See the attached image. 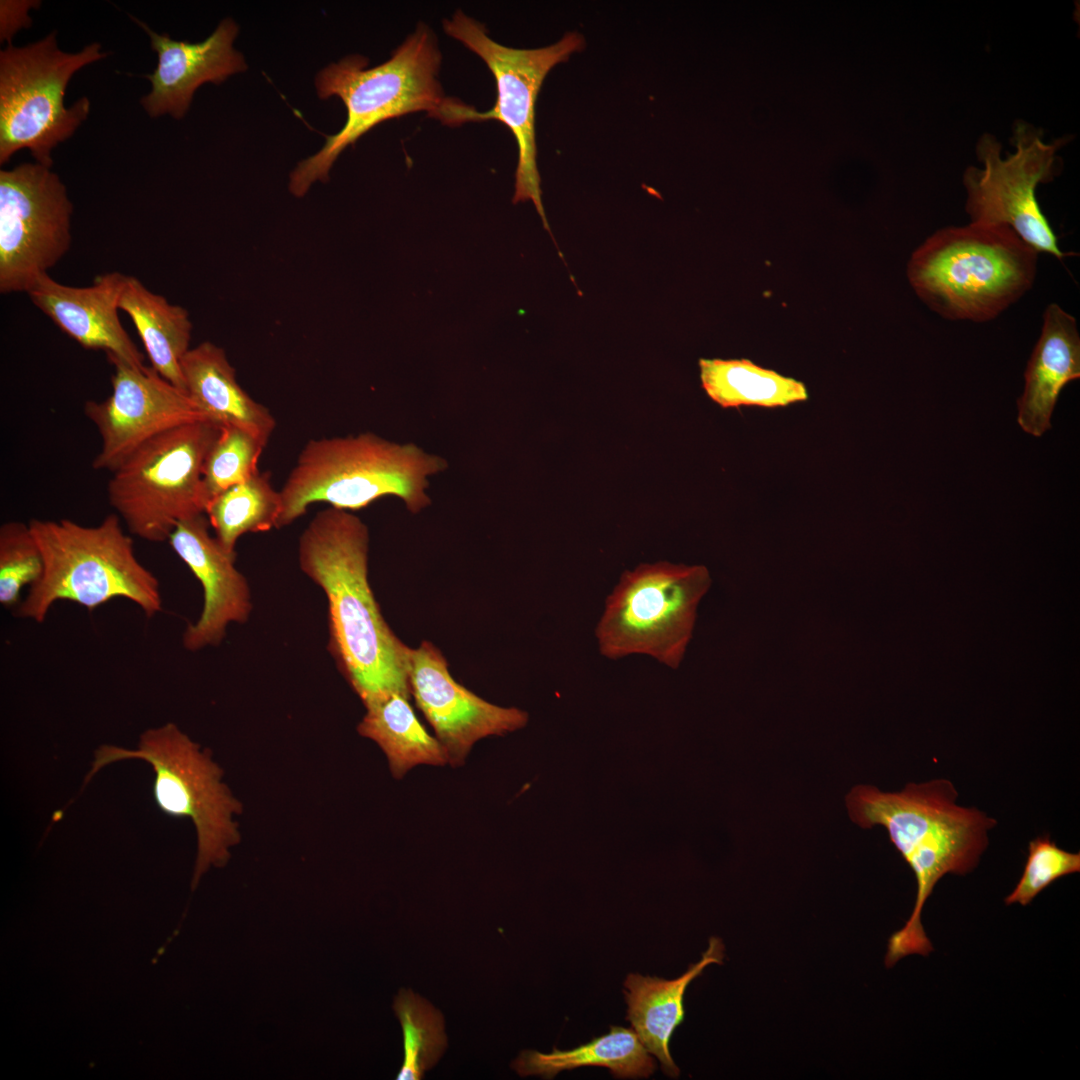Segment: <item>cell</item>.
<instances>
[{
	"mask_svg": "<svg viewBox=\"0 0 1080 1080\" xmlns=\"http://www.w3.org/2000/svg\"><path fill=\"white\" fill-rule=\"evenodd\" d=\"M222 428L211 420L172 428L145 442L112 472L109 504L131 534L163 542L178 522L205 514L203 467Z\"/></svg>",
	"mask_w": 1080,
	"mask_h": 1080,
	"instance_id": "30bf717a",
	"label": "cell"
},
{
	"mask_svg": "<svg viewBox=\"0 0 1080 1080\" xmlns=\"http://www.w3.org/2000/svg\"><path fill=\"white\" fill-rule=\"evenodd\" d=\"M957 797L954 785L943 778L910 783L900 792L858 785L846 796L851 820L861 828L884 827L916 879L913 911L888 941L886 967L912 954L929 955L933 945L921 922L927 899L944 875L971 872L987 848L996 820L958 805Z\"/></svg>",
	"mask_w": 1080,
	"mask_h": 1080,
	"instance_id": "7a4b0ae2",
	"label": "cell"
},
{
	"mask_svg": "<svg viewBox=\"0 0 1080 1080\" xmlns=\"http://www.w3.org/2000/svg\"><path fill=\"white\" fill-rule=\"evenodd\" d=\"M409 680L417 707L454 768L465 763L477 741L503 736L528 722L525 711L492 704L456 682L445 657L431 642L411 648Z\"/></svg>",
	"mask_w": 1080,
	"mask_h": 1080,
	"instance_id": "9a60e30c",
	"label": "cell"
},
{
	"mask_svg": "<svg viewBox=\"0 0 1080 1080\" xmlns=\"http://www.w3.org/2000/svg\"><path fill=\"white\" fill-rule=\"evenodd\" d=\"M368 60L350 55L331 63L316 76L320 98L338 96L347 110L342 129L326 137L315 155L300 162L290 175L289 190L304 196L316 181L326 182L343 150L379 123L413 112L449 125L458 99L444 95L438 80L441 53L432 30L420 23L415 32L393 51L390 59L373 68Z\"/></svg>",
	"mask_w": 1080,
	"mask_h": 1080,
	"instance_id": "3957f363",
	"label": "cell"
},
{
	"mask_svg": "<svg viewBox=\"0 0 1080 1080\" xmlns=\"http://www.w3.org/2000/svg\"><path fill=\"white\" fill-rule=\"evenodd\" d=\"M586 1066L608 1068L616 1078H647L655 1061L633 1029L612 1026L610 1032L570 1050L550 1053L524 1050L511 1067L520 1076L554 1078L559 1072Z\"/></svg>",
	"mask_w": 1080,
	"mask_h": 1080,
	"instance_id": "603a6c76",
	"label": "cell"
},
{
	"mask_svg": "<svg viewBox=\"0 0 1080 1080\" xmlns=\"http://www.w3.org/2000/svg\"><path fill=\"white\" fill-rule=\"evenodd\" d=\"M357 732L380 747L395 779H402L418 765L448 764L440 742L426 731L409 699L402 695L393 694L366 707Z\"/></svg>",
	"mask_w": 1080,
	"mask_h": 1080,
	"instance_id": "cb8c5ba5",
	"label": "cell"
},
{
	"mask_svg": "<svg viewBox=\"0 0 1080 1080\" xmlns=\"http://www.w3.org/2000/svg\"><path fill=\"white\" fill-rule=\"evenodd\" d=\"M93 42L75 53L59 49L56 32L25 46L7 45L0 52V164L22 149L35 161L52 168L51 153L69 139L90 112L81 97L64 105L72 76L107 57Z\"/></svg>",
	"mask_w": 1080,
	"mask_h": 1080,
	"instance_id": "ba28073f",
	"label": "cell"
},
{
	"mask_svg": "<svg viewBox=\"0 0 1080 1080\" xmlns=\"http://www.w3.org/2000/svg\"><path fill=\"white\" fill-rule=\"evenodd\" d=\"M40 6V1L35 0H1L0 1V40L11 44L14 35L21 29L29 28L32 18L29 11Z\"/></svg>",
	"mask_w": 1080,
	"mask_h": 1080,
	"instance_id": "4dcf8cb0",
	"label": "cell"
},
{
	"mask_svg": "<svg viewBox=\"0 0 1080 1080\" xmlns=\"http://www.w3.org/2000/svg\"><path fill=\"white\" fill-rule=\"evenodd\" d=\"M127 276L109 272L97 276L89 286L74 287L45 274L27 295L42 313L82 347L103 350L106 355L143 367L144 355L122 326L118 314Z\"/></svg>",
	"mask_w": 1080,
	"mask_h": 1080,
	"instance_id": "ac0fdd59",
	"label": "cell"
},
{
	"mask_svg": "<svg viewBox=\"0 0 1080 1080\" xmlns=\"http://www.w3.org/2000/svg\"><path fill=\"white\" fill-rule=\"evenodd\" d=\"M1038 253L1003 225L935 231L911 255L907 278L918 298L953 321L987 322L1034 284Z\"/></svg>",
	"mask_w": 1080,
	"mask_h": 1080,
	"instance_id": "5b68a950",
	"label": "cell"
},
{
	"mask_svg": "<svg viewBox=\"0 0 1080 1080\" xmlns=\"http://www.w3.org/2000/svg\"><path fill=\"white\" fill-rule=\"evenodd\" d=\"M130 18L146 32L157 55L155 70L145 75L151 91L140 99L151 118L166 114L183 118L198 87L206 82L221 84L247 68L243 55L233 48L238 26L230 18L222 20L208 38L197 43L174 40Z\"/></svg>",
	"mask_w": 1080,
	"mask_h": 1080,
	"instance_id": "e0dca14e",
	"label": "cell"
},
{
	"mask_svg": "<svg viewBox=\"0 0 1080 1080\" xmlns=\"http://www.w3.org/2000/svg\"><path fill=\"white\" fill-rule=\"evenodd\" d=\"M43 571L40 548L29 524L11 521L0 527V603L19 605L20 592L36 582Z\"/></svg>",
	"mask_w": 1080,
	"mask_h": 1080,
	"instance_id": "f1b7e54d",
	"label": "cell"
},
{
	"mask_svg": "<svg viewBox=\"0 0 1080 1080\" xmlns=\"http://www.w3.org/2000/svg\"><path fill=\"white\" fill-rule=\"evenodd\" d=\"M73 204L37 162L0 171V292L27 293L69 251Z\"/></svg>",
	"mask_w": 1080,
	"mask_h": 1080,
	"instance_id": "4fadbf2b",
	"label": "cell"
},
{
	"mask_svg": "<svg viewBox=\"0 0 1080 1080\" xmlns=\"http://www.w3.org/2000/svg\"><path fill=\"white\" fill-rule=\"evenodd\" d=\"M403 1033V1064L397 1080H419L447 1048L444 1017L411 989H400L393 1003Z\"/></svg>",
	"mask_w": 1080,
	"mask_h": 1080,
	"instance_id": "4316f807",
	"label": "cell"
},
{
	"mask_svg": "<svg viewBox=\"0 0 1080 1080\" xmlns=\"http://www.w3.org/2000/svg\"><path fill=\"white\" fill-rule=\"evenodd\" d=\"M210 527L205 514L196 515L178 522L167 540L203 587L202 612L183 633L189 651L218 645L228 624L246 622L252 610L248 582L235 567L236 553L228 552Z\"/></svg>",
	"mask_w": 1080,
	"mask_h": 1080,
	"instance_id": "2e32d148",
	"label": "cell"
},
{
	"mask_svg": "<svg viewBox=\"0 0 1080 1080\" xmlns=\"http://www.w3.org/2000/svg\"><path fill=\"white\" fill-rule=\"evenodd\" d=\"M711 583L703 565L659 561L624 571L595 628L600 654L612 660L646 655L678 668Z\"/></svg>",
	"mask_w": 1080,
	"mask_h": 1080,
	"instance_id": "9c48e42d",
	"label": "cell"
},
{
	"mask_svg": "<svg viewBox=\"0 0 1080 1080\" xmlns=\"http://www.w3.org/2000/svg\"><path fill=\"white\" fill-rule=\"evenodd\" d=\"M706 394L723 408L783 407L808 398L803 382L763 368L748 359L699 360Z\"/></svg>",
	"mask_w": 1080,
	"mask_h": 1080,
	"instance_id": "d4e9b609",
	"label": "cell"
},
{
	"mask_svg": "<svg viewBox=\"0 0 1080 1080\" xmlns=\"http://www.w3.org/2000/svg\"><path fill=\"white\" fill-rule=\"evenodd\" d=\"M447 35L460 41L488 66L496 81L497 98L492 109L472 108L467 122L497 120L506 125L517 142L513 204L532 201L544 228L552 236L542 202L541 178L537 167L535 111L540 88L549 71L581 51L584 38L569 32L554 44L536 49L507 47L492 40L486 27L462 11L443 20Z\"/></svg>",
	"mask_w": 1080,
	"mask_h": 1080,
	"instance_id": "8fae6325",
	"label": "cell"
},
{
	"mask_svg": "<svg viewBox=\"0 0 1080 1080\" xmlns=\"http://www.w3.org/2000/svg\"><path fill=\"white\" fill-rule=\"evenodd\" d=\"M724 945L712 937L701 959L676 979L629 974L624 981V996L628 1005L627 1020L648 1052L661 1064L662 1071L677 1078L680 1070L674 1063L669 1040L684 1020L683 999L686 988L710 964H722Z\"/></svg>",
	"mask_w": 1080,
	"mask_h": 1080,
	"instance_id": "ffe728a7",
	"label": "cell"
},
{
	"mask_svg": "<svg viewBox=\"0 0 1080 1080\" xmlns=\"http://www.w3.org/2000/svg\"><path fill=\"white\" fill-rule=\"evenodd\" d=\"M180 367L185 392L208 420L241 428L268 443L276 420L240 386L223 348L204 341L189 349Z\"/></svg>",
	"mask_w": 1080,
	"mask_h": 1080,
	"instance_id": "44dd1931",
	"label": "cell"
},
{
	"mask_svg": "<svg viewBox=\"0 0 1080 1080\" xmlns=\"http://www.w3.org/2000/svg\"><path fill=\"white\" fill-rule=\"evenodd\" d=\"M1011 140L1015 151L1005 158L993 135L985 133L978 140L976 154L982 167L969 166L963 173L965 210L970 222L1006 226L1038 254L1061 261L1071 254L1060 249L1036 189L1059 174L1057 152L1066 141L1047 143L1041 131L1022 121L1014 125Z\"/></svg>",
	"mask_w": 1080,
	"mask_h": 1080,
	"instance_id": "7c38bea8",
	"label": "cell"
},
{
	"mask_svg": "<svg viewBox=\"0 0 1080 1080\" xmlns=\"http://www.w3.org/2000/svg\"><path fill=\"white\" fill-rule=\"evenodd\" d=\"M28 524L42 554L43 571L17 606L18 617L41 623L61 600L92 611L114 598H125L148 618L161 611L159 581L136 557L118 515L109 514L95 526L70 519H32Z\"/></svg>",
	"mask_w": 1080,
	"mask_h": 1080,
	"instance_id": "8992f818",
	"label": "cell"
},
{
	"mask_svg": "<svg viewBox=\"0 0 1080 1080\" xmlns=\"http://www.w3.org/2000/svg\"><path fill=\"white\" fill-rule=\"evenodd\" d=\"M119 308L134 323L151 367L185 391L180 363L190 349L192 322L188 311L152 292L134 276H127Z\"/></svg>",
	"mask_w": 1080,
	"mask_h": 1080,
	"instance_id": "7402d4cb",
	"label": "cell"
},
{
	"mask_svg": "<svg viewBox=\"0 0 1080 1080\" xmlns=\"http://www.w3.org/2000/svg\"><path fill=\"white\" fill-rule=\"evenodd\" d=\"M369 530L348 510L319 511L298 544L300 569L324 591L331 645L365 708L393 694L410 700L406 646L384 620L368 582Z\"/></svg>",
	"mask_w": 1080,
	"mask_h": 1080,
	"instance_id": "6da1fadb",
	"label": "cell"
},
{
	"mask_svg": "<svg viewBox=\"0 0 1080 1080\" xmlns=\"http://www.w3.org/2000/svg\"><path fill=\"white\" fill-rule=\"evenodd\" d=\"M1079 871V852L1066 851L1058 847L1050 835H1040L1029 842L1022 876L1004 902L1027 906L1054 881Z\"/></svg>",
	"mask_w": 1080,
	"mask_h": 1080,
	"instance_id": "f546056e",
	"label": "cell"
},
{
	"mask_svg": "<svg viewBox=\"0 0 1080 1080\" xmlns=\"http://www.w3.org/2000/svg\"><path fill=\"white\" fill-rule=\"evenodd\" d=\"M281 509V494L273 487L270 472L259 471L213 498L205 515L219 543L236 553V543L243 534L276 528Z\"/></svg>",
	"mask_w": 1080,
	"mask_h": 1080,
	"instance_id": "484cf974",
	"label": "cell"
},
{
	"mask_svg": "<svg viewBox=\"0 0 1080 1080\" xmlns=\"http://www.w3.org/2000/svg\"><path fill=\"white\" fill-rule=\"evenodd\" d=\"M128 759H139L152 767L153 796L163 813L192 821L197 837L192 885L197 886L211 866L225 865L230 849L239 844L241 833L235 817L243 812L241 801L223 781V769L211 751L172 722L145 730L136 749L98 747L84 784L103 767Z\"/></svg>",
	"mask_w": 1080,
	"mask_h": 1080,
	"instance_id": "52a82bcc",
	"label": "cell"
},
{
	"mask_svg": "<svg viewBox=\"0 0 1080 1080\" xmlns=\"http://www.w3.org/2000/svg\"><path fill=\"white\" fill-rule=\"evenodd\" d=\"M447 467L444 458L414 443H397L372 432L310 439L279 490L282 509L276 528L291 524L319 502L356 511L392 496L416 514L431 504L429 478Z\"/></svg>",
	"mask_w": 1080,
	"mask_h": 1080,
	"instance_id": "277c9868",
	"label": "cell"
},
{
	"mask_svg": "<svg viewBox=\"0 0 1080 1080\" xmlns=\"http://www.w3.org/2000/svg\"><path fill=\"white\" fill-rule=\"evenodd\" d=\"M266 445L263 440L241 428H222L203 467L206 508L218 494L259 472L258 462Z\"/></svg>",
	"mask_w": 1080,
	"mask_h": 1080,
	"instance_id": "83f0119b",
	"label": "cell"
},
{
	"mask_svg": "<svg viewBox=\"0 0 1080 1080\" xmlns=\"http://www.w3.org/2000/svg\"><path fill=\"white\" fill-rule=\"evenodd\" d=\"M1079 377L1076 319L1051 303L1044 310L1041 334L1024 373V391L1017 400L1020 427L1035 437L1051 429V416L1062 389Z\"/></svg>",
	"mask_w": 1080,
	"mask_h": 1080,
	"instance_id": "d6986e66",
	"label": "cell"
},
{
	"mask_svg": "<svg viewBox=\"0 0 1080 1080\" xmlns=\"http://www.w3.org/2000/svg\"><path fill=\"white\" fill-rule=\"evenodd\" d=\"M114 367L112 393L101 402L87 401L85 415L96 426L100 452L92 462L97 470L113 472L137 448L172 428L208 420L187 393L151 366L138 367L107 355Z\"/></svg>",
	"mask_w": 1080,
	"mask_h": 1080,
	"instance_id": "5bb4252c",
	"label": "cell"
}]
</instances>
